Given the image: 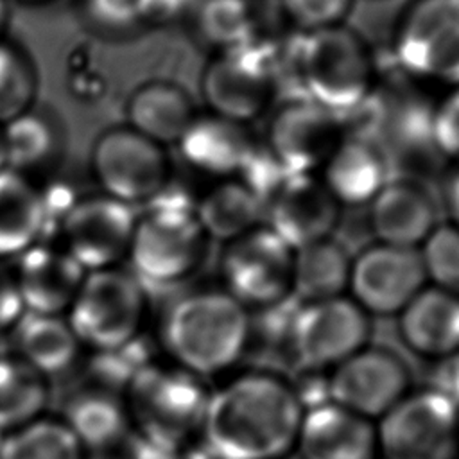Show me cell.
Segmentation results:
<instances>
[{"mask_svg": "<svg viewBox=\"0 0 459 459\" xmlns=\"http://www.w3.org/2000/svg\"><path fill=\"white\" fill-rule=\"evenodd\" d=\"M393 54L414 79L459 86V0H411L398 14Z\"/></svg>", "mask_w": 459, "mask_h": 459, "instance_id": "cell-7", "label": "cell"}, {"mask_svg": "<svg viewBox=\"0 0 459 459\" xmlns=\"http://www.w3.org/2000/svg\"><path fill=\"white\" fill-rule=\"evenodd\" d=\"M251 337L249 308L224 289L179 298L163 321V342L176 366L203 378L228 371Z\"/></svg>", "mask_w": 459, "mask_h": 459, "instance_id": "cell-2", "label": "cell"}, {"mask_svg": "<svg viewBox=\"0 0 459 459\" xmlns=\"http://www.w3.org/2000/svg\"><path fill=\"white\" fill-rule=\"evenodd\" d=\"M47 403V377L16 355L0 357V432L39 420Z\"/></svg>", "mask_w": 459, "mask_h": 459, "instance_id": "cell-31", "label": "cell"}, {"mask_svg": "<svg viewBox=\"0 0 459 459\" xmlns=\"http://www.w3.org/2000/svg\"><path fill=\"white\" fill-rule=\"evenodd\" d=\"M7 169V158H5V145H4V134H2V126H0V172Z\"/></svg>", "mask_w": 459, "mask_h": 459, "instance_id": "cell-43", "label": "cell"}, {"mask_svg": "<svg viewBox=\"0 0 459 459\" xmlns=\"http://www.w3.org/2000/svg\"><path fill=\"white\" fill-rule=\"evenodd\" d=\"M294 249L258 226L230 242L221 256L224 290L246 308H271L292 294Z\"/></svg>", "mask_w": 459, "mask_h": 459, "instance_id": "cell-10", "label": "cell"}, {"mask_svg": "<svg viewBox=\"0 0 459 459\" xmlns=\"http://www.w3.org/2000/svg\"><path fill=\"white\" fill-rule=\"evenodd\" d=\"M403 344L425 359H452L459 350V298L425 285L396 316Z\"/></svg>", "mask_w": 459, "mask_h": 459, "instance_id": "cell-23", "label": "cell"}, {"mask_svg": "<svg viewBox=\"0 0 459 459\" xmlns=\"http://www.w3.org/2000/svg\"><path fill=\"white\" fill-rule=\"evenodd\" d=\"M342 136L341 115L301 97L273 111L262 145L287 174H317Z\"/></svg>", "mask_w": 459, "mask_h": 459, "instance_id": "cell-14", "label": "cell"}, {"mask_svg": "<svg viewBox=\"0 0 459 459\" xmlns=\"http://www.w3.org/2000/svg\"><path fill=\"white\" fill-rule=\"evenodd\" d=\"M36 72L30 59L14 45L0 41V126L32 109Z\"/></svg>", "mask_w": 459, "mask_h": 459, "instance_id": "cell-34", "label": "cell"}, {"mask_svg": "<svg viewBox=\"0 0 459 459\" xmlns=\"http://www.w3.org/2000/svg\"><path fill=\"white\" fill-rule=\"evenodd\" d=\"M7 16H9V9H7V4L5 0H0V34L7 23Z\"/></svg>", "mask_w": 459, "mask_h": 459, "instance_id": "cell-42", "label": "cell"}, {"mask_svg": "<svg viewBox=\"0 0 459 459\" xmlns=\"http://www.w3.org/2000/svg\"><path fill=\"white\" fill-rule=\"evenodd\" d=\"M427 281L459 298V226L439 222L420 246Z\"/></svg>", "mask_w": 459, "mask_h": 459, "instance_id": "cell-35", "label": "cell"}, {"mask_svg": "<svg viewBox=\"0 0 459 459\" xmlns=\"http://www.w3.org/2000/svg\"><path fill=\"white\" fill-rule=\"evenodd\" d=\"M377 74L371 47L346 23L299 38L296 77L303 97L337 115L353 111L373 97Z\"/></svg>", "mask_w": 459, "mask_h": 459, "instance_id": "cell-3", "label": "cell"}, {"mask_svg": "<svg viewBox=\"0 0 459 459\" xmlns=\"http://www.w3.org/2000/svg\"><path fill=\"white\" fill-rule=\"evenodd\" d=\"M91 169L102 194L129 206L152 203L170 185L165 147L129 126L108 129L97 138Z\"/></svg>", "mask_w": 459, "mask_h": 459, "instance_id": "cell-9", "label": "cell"}, {"mask_svg": "<svg viewBox=\"0 0 459 459\" xmlns=\"http://www.w3.org/2000/svg\"><path fill=\"white\" fill-rule=\"evenodd\" d=\"M369 316L346 296L305 301L290 323L296 357L308 369L333 368L369 341Z\"/></svg>", "mask_w": 459, "mask_h": 459, "instance_id": "cell-13", "label": "cell"}, {"mask_svg": "<svg viewBox=\"0 0 459 459\" xmlns=\"http://www.w3.org/2000/svg\"><path fill=\"white\" fill-rule=\"evenodd\" d=\"M303 412L290 382L251 371L208 394L201 434L217 459H281L296 448Z\"/></svg>", "mask_w": 459, "mask_h": 459, "instance_id": "cell-1", "label": "cell"}, {"mask_svg": "<svg viewBox=\"0 0 459 459\" xmlns=\"http://www.w3.org/2000/svg\"><path fill=\"white\" fill-rule=\"evenodd\" d=\"M425 285L420 249L377 242L351 256L350 298L368 316H398Z\"/></svg>", "mask_w": 459, "mask_h": 459, "instance_id": "cell-15", "label": "cell"}, {"mask_svg": "<svg viewBox=\"0 0 459 459\" xmlns=\"http://www.w3.org/2000/svg\"><path fill=\"white\" fill-rule=\"evenodd\" d=\"M317 176L342 208L369 204L391 179L385 149L369 136L348 133L333 147Z\"/></svg>", "mask_w": 459, "mask_h": 459, "instance_id": "cell-22", "label": "cell"}, {"mask_svg": "<svg viewBox=\"0 0 459 459\" xmlns=\"http://www.w3.org/2000/svg\"><path fill=\"white\" fill-rule=\"evenodd\" d=\"M13 328L16 357L45 377L65 371L77 359L81 342L66 316L25 312Z\"/></svg>", "mask_w": 459, "mask_h": 459, "instance_id": "cell-27", "label": "cell"}, {"mask_svg": "<svg viewBox=\"0 0 459 459\" xmlns=\"http://www.w3.org/2000/svg\"><path fill=\"white\" fill-rule=\"evenodd\" d=\"M429 138L437 154L459 163V86L448 88L443 99L432 106Z\"/></svg>", "mask_w": 459, "mask_h": 459, "instance_id": "cell-37", "label": "cell"}, {"mask_svg": "<svg viewBox=\"0 0 459 459\" xmlns=\"http://www.w3.org/2000/svg\"><path fill=\"white\" fill-rule=\"evenodd\" d=\"M450 380L454 385V391L459 398V350L455 351V355L452 357V366H450Z\"/></svg>", "mask_w": 459, "mask_h": 459, "instance_id": "cell-41", "label": "cell"}, {"mask_svg": "<svg viewBox=\"0 0 459 459\" xmlns=\"http://www.w3.org/2000/svg\"><path fill=\"white\" fill-rule=\"evenodd\" d=\"M194 212L206 237L226 244L262 226L265 201L235 176L215 179V183L201 195Z\"/></svg>", "mask_w": 459, "mask_h": 459, "instance_id": "cell-25", "label": "cell"}, {"mask_svg": "<svg viewBox=\"0 0 459 459\" xmlns=\"http://www.w3.org/2000/svg\"><path fill=\"white\" fill-rule=\"evenodd\" d=\"M351 256L333 237L294 249L292 292L303 303L342 296L348 290Z\"/></svg>", "mask_w": 459, "mask_h": 459, "instance_id": "cell-28", "label": "cell"}, {"mask_svg": "<svg viewBox=\"0 0 459 459\" xmlns=\"http://www.w3.org/2000/svg\"><path fill=\"white\" fill-rule=\"evenodd\" d=\"M25 312L66 316L86 271L63 249L32 246L14 267Z\"/></svg>", "mask_w": 459, "mask_h": 459, "instance_id": "cell-21", "label": "cell"}, {"mask_svg": "<svg viewBox=\"0 0 459 459\" xmlns=\"http://www.w3.org/2000/svg\"><path fill=\"white\" fill-rule=\"evenodd\" d=\"M256 0H195L190 7L192 30L213 54L256 41Z\"/></svg>", "mask_w": 459, "mask_h": 459, "instance_id": "cell-29", "label": "cell"}, {"mask_svg": "<svg viewBox=\"0 0 459 459\" xmlns=\"http://www.w3.org/2000/svg\"><path fill=\"white\" fill-rule=\"evenodd\" d=\"M65 425L82 448L102 450L118 443L129 427L124 400L106 389L77 393L65 409Z\"/></svg>", "mask_w": 459, "mask_h": 459, "instance_id": "cell-30", "label": "cell"}, {"mask_svg": "<svg viewBox=\"0 0 459 459\" xmlns=\"http://www.w3.org/2000/svg\"><path fill=\"white\" fill-rule=\"evenodd\" d=\"M143 317L142 283L118 267L86 273L66 312L81 346L86 344L106 353L127 348L136 339Z\"/></svg>", "mask_w": 459, "mask_h": 459, "instance_id": "cell-6", "label": "cell"}, {"mask_svg": "<svg viewBox=\"0 0 459 459\" xmlns=\"http://www.w3.org/2000/svg\"><path fill=\"white\" fill-rule=\"evenodd\" d=\"M253 45L217 52L208 59L199 79L206 111L249 126L269 109L276 74L269 56Z\"/></svg>", "mask_w": 459, "mask_h": 459, "instance_id": "cell-11", "label": "cell"}, {"mask_svg": "<svg viewBox=\"0 0 459 459\" xmlns=\"http://www.w3.org/2000/svg\"><path fill=\"white\" fill-rule=\"evenodd\" d=\"M256 145L247 124L210 111L197 113L176 143L186 165L213 179L238 176Z\"/></svg>", "mask_w": 459, "mask_h": 459, "instance_id": "cell-18", "label": "cell"}, {"mask_svg": "<svg viewBox=\"0 0 459 459\" xmlns=\"http://www.w3.org/2000/svg\"><path fill=\"white\" fill-rule=\"evenodd\" d=\"M342 206L317 174H289L265 199L267 228L292 249L332 237Z\"/></svg>", "mask_w": 459, "mask_h": 459, "instance_id": "cell-17", "label": "cell"}, {"mask_svg": "<svg viewBox=\"0 0 459 459\" xmlns=\"http://www.w3.org/2000/svg\"><path fill=\"white\" fill-rule=\"evenodd\" d=\"M25 314L16 273L0 260V330L13 328Z\"/></svg>", "mask_w": 459, "mask_h": 459, "instance_id": "cell-39", "label": "cell"}, {"mask_svg": "<svg viewBox=\"0 0 459 459\" xmlns=\"http://www.w3.org/2000/svg\"><path fill=\"white\" fill-rule=\"evenodd\" d=\"M0 459H84V448L63 420L41 416L0 441Z\"/></svg>", "mask_w": 459, "mask_h": 459, "instance_id": "cell-32", "label": "cell"}, {"mask_svg": "<svg viewBox=\"0 0 459 459\" xmlns=\"http://www.w3.org/2000/svg\"><path fill=\"white\" fill-rule=\"evenodd\" d=\"M375 427L382 459H459V403L445 391H409Z\"/></svg>", "mask_w": 459, "mask_h": 459, "instance_id": "cell-8", "label": "cell"}, {"mask_svg": "<svg viewBox=\"0 0 459 459\" xmlns=\"http://www.w3.org/2000/svg\"><path fill=\"white\" fill-rule=\"evenodd\" d=\"M411 391V368L387 346L366 344L332 368L330 402L368 420H380Z\"/></svg>", "mask_w": 459, "mask_h": 459, "instance_id": "cell-12", "label": "cell"}, {"mask_svg": "<svg viewBox=\"0 0 459 459\" xmlns=\"http://www.w3.org/2000/svg\"><path fill=\"white\" fill-rule=\"evenodd\" d=\"M129 127L161 147L176 145L197 115L190 93L172 81H151L129 97Z\"/></svg>", "mask_w": 459, "mask_h": 459, "instance_id": "cell-24", "label": "cell"}, {"mask_svg": "<svg viewBox=\"0 0 459 459\" xmlns=\"http://www.w3.org/2000/svg\"><path fill=\"white\" fill-rule=\"evenodd\" d=\"M7 169L16 172L47 163L57 147V131L50 118L32 109L2 126Z\"/></svg>", "mask_w": 459, "mask_h": 459, "instance_id": "cell-33", "label": "cell"}, {"mask_svg": "<svg viewBox=\"0 0 459 459\" xmlns=\"http://www.w3.org/2000/svg\"><path fill=\"white\" fill-rule=\"evenodd\" d=\"M149 204L136 217L127 253L133 276L156 287L181 283L203 265L210 238L185 201L160 194Z\"/></svg>", "mask_w": 459, "mask_h": 459, "instance_id": "cell-5", "label": "cell"}, {"mask_svg": "<svg viewBox=\"0 0 459 459\" xmlns=\"http://www.w3.org/2000/svg\"><path fill=\"white\" fill-rule=\"evenodd\" d=\"M47 222L41 192L13 169L0 172V260L22 255L38 244Z\"/></svg>", "mask_w": 459, "mask_h": 459, "instance_id": "cell-26", "label": "cell"}, {"mask_svg": "<svg viewBox=\"0 0 459 459\" xmlns=\"http://www.w3.org/2000/svg\"><path fill=\"white\" fill-rule=\"evenodd\" d=\"M201 378L174 366L143 364L126 382V411L140 437L176 452L201 434L208 403Z\"/></svg>", "mask_w": 459, "mask_h": 459, "instance_id": "cell-4", "label": "cell"}, {"mask_svg": "<svg viewBox=\"0 0 459 459\" xmlns=\"http://www.w3.org/2000/svg\"><path fill=\"white\" fill-rule=\"evenodd\" d=\"M145 0H86L88 14L102 27L129 29L143 22Z\"/></svg>", "mask_w": 459, "mask_h": 459, "instance_id": "cell-38", "label": "cell"}, {"mask_svg": "<svg viewBox=\"0 0 459 459\" xmlns=\"http://www.w3.org/2000/svg\"><path fill=\"white\" fill-rule=\"evenodd\" d=\"M445 206L450 215V222L459 226V163H455L454 170L446 178Z\"/></svg>", "mask_w": 459, "mask_h": 459, "instance_id": "cell-40", "label": "cell"}, {"mask_svg": "<svg viewBox=\"0 0 459 459\" xmlns=\"http://www.w3.org/2000/svg\"><path fill=\"white\" fill-rule=\"evenodd\" d=\"M368 206L371 231L382 244L420 249L439 224L434 197L416 179H389Z\"/></svg>", "mask_w": 459, "mask_h": 459, "instance_id": "cell-19", "label": "cell"}, {"mask_svg": "<svg viewBox=\"0 0 459 459\" xmlns=\"http://www.w3.org/2000/svg\"><path fill=\"white\" fill-rule=\"evenodd\" d=\"M136 213L108 195L72 204L63 219V249L86 271L117 267L127 258Z\"/></svg>", "mask_w": 459, "mask_h": 459, "instance_id": "cell-16", "label": "cell"}, {"mask_svg": "<svg viewBox=\"0 0 459 459\" xmlns=\"http://www.w3.org/2000/svg\"><path fill=\"white\" fill-rule=\"evenodd\" d=\"M296 448L303 459H375L377 427L328 400L303 412Z\"/></svg>", "mask_w": 459, "mask_h": 459, "instance_id": "cell-20", "label": "cell"}, {"mask_svg": "<svg viewBox=\"0 0 459 459\" xmlns=\"http://www.w3.org/2000/svg\"><path fill=\"white\" fill-rule=\"evenodd\" d=\"M23 2H47V0H23Z\"/></svg>", "mask_w": 459, "mask_h": 459, "instance_id": "cell-44", "label": "cell"}, {"mask_svg": "<svg viewBox=\"0 0 459 459\" xmlns=\"http://www.w3.org/2000/svg\"><path fill=\"white\" fill-rule=\"evenodd\" d=\"M283 16L301 32L346 23L353 0H278Z\"/></svg>", "mask_w": 459, "mask_h": 459, "instance_id": "cell-36", "label": "cell"}]
</instances>
